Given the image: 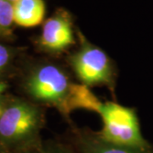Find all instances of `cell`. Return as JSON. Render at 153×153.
Segmentation results:
<instances>
[{"instance_id": "obj_10", "label": "cell", "mask_w": 153, "mask_h": 153, "mask_svg": "<svg viewBox=\"0 0 153 153\" xmlns=\"http://www.w3.org/2000/svg\"><path fill=\"white\" fill-rule=\"evenodd\" d=\"M12 57L10 49L4 45L0 44V72L8 66Z\"/></svg>"}, {"instance_id": "obj_5", "label": "cell", "mask_w": 153, "mask_h": 153, "mask_svg": "<svg viewBox=\"0 0 153 153\" xmlns=\"http://www.w3.org/2000/svg\"><path fill=\"white\" fill-rule=\"evenodd\" d=\"M38 43L39 49L51 55L61 54L75 44L69 14L60 10L47 19Z\"/></svg>"}, {"instance_id": "obj_9", "label": "cell", "mask_w": 153, "mask_h": 153, "mask_svg": "<svg viewBox=\"0 0 153 153\" xmlns=\"http://www.w3.org/2000/svg\"><path fill=\"white\" fill-rule=\"evenodd\" d=\"M13 23V4L9 0H0V35L10 33Z\"/></svg>"}, {"instance_id": "obj_13", "label": "cell", "mask_w": 153, "mask_h": 153, "mask_svg": "<svg viewBox=\"0 0 153 153\" xmlns=\"http://www.w3.org/2000/svg\"><path fill=\"white\" fill-rule=\"evenodd\" d=\"M9 1H10V3H12V4H14L15 2H16V1H18V0H9Z\"/></svg>"}, {"instance_id": "obj_1", "label": "cell", "mask_w": 153, "mask_h": 153, "mask_svg": "<svg viewBox=\"0 0 153 153\" xmlns=\"http://www.w3.org/2000/svg\"><path fill=\"white\" fill-rule=\"evenodd\" d=\"M44 123V111L37 105L22 100L5 105L0 115V146L11 153L38 146Z\"/></svg>"}, {"instance_id": "obj_2", "label": "cell", "mask_w": 153, "mask_h": 153, "mask_svg": "<svg viewBox=\"0 0 153 153\" xmlns=\"http://www.w3.org/2000/svg\"><path fill=\"white\" fill-rule=\"evenodd\" d=\"M73 84L64 69L54 63L44 62L29 74L25 86L35 101L55 107L63 116L68 117Z\"/></svg>"}, {"instance_id": "obj_3", "label": "cell", "mask_w": 153, "mask_h": 153, "mask_svg": "<svg viewBox=\"0 0 153 153\" xmlns=\"http://www.w3.org/2000/svg\"><path fill=\"white\" fill-rule=\"evenodd\" d=\"M103 122L99 135L108 142L136 150L152 151L149 143L143 138L135 111L114 103L102 102L97 112Z\"/></svg>"}, {"instance_id": "obj_14", "label": "cell", "mask_w": 153, "mask_h": 153, "mask_svg": "<svg viewBox=\"0 0 153 153\" xmlns=\"http://www.w3.org/2000/svg\"><path fill=\"white\" fill-rule=\"evenodd\" d=\"M0 36H1V35H0Z\"/></svg>"}, {"instance_id": "obj_11", "label": "cell", "mask_w": 153, "mask_h": 153, "mask_svg": "<svg viewBox=\"0 0 153 153\" xmlns=\"http://www.w3.org/2000/svg\"><path fill=\"white\" fill-rule=\"evenodd\" d=\"M1 89V88H0ZM4 106H5V104L4 102V100H3V97L1 95V90H0V115L2 114L3 111L4 109Z\"/></svg>"}, {"instance_id": "obj_12", "label": "cell", "mask_w": 153, "mask_h": 153, "mask_svg": "<svg viewBox=\"0 0 153 153\" xmlns=\"http://www.w3.org/2000/svg\"><path fill=\"white\" fill-rule=\"evenodd\" d=\"M0 153H11V152H10L9 151H7L6 149H4V148L2 147V146H0Z\"/></svg>"}, {"instance_id": "obj_4", "label": "cell", "mask_w": 153, "mask_h": 153, "mask_svg": "<svg viewBox=\"0 0 153 153\" xmlns=\"http://www.w3.org/2000/svg\"><path fill=\"white\" fill-rule=\"evenodd\" d=\"M80 47L68 58L69 64L82 84L88 87L106 86L113 90L115 67L110 57L79 33Z\"/></svg>"}, {"instance_id": "obj_6", "label": "cell", "mask_w": 153, "mask_h": 153, "mask_svg": "<svg viewBox=\"0 0 153 153\" xmlns=\"http://www.w3.org/2000/svg\"><path fill=\"white\" fill-rule=\"evenodd\" d=\"M73 144L78 153H153L108 142L99 135L98 132L76 128L73 130Z\"/></svg>"}, {"instance_id": "obj_8", "label": "cell", "mask_w": 153, "mask_h": 153, "mask_svg": "<svg viewBox=\"0 0 153 153\" xmlns=\"http://www.w3.org/2000/svg\"><path fill=\"white\" fill-rule=\"evenodd\" d=\"M21 153H76L70 146L56 141H45Z\"/></svg>"}, {"instance_id": "obj_7", "label": "cell", "mask_w": 153, "mask_h": 153, "mask_svg": "<svg viewBox=\"0 0 153 153\" xmlns=\"http://www.w3.org/2000/svg\"><path fill=\"white\" fill-rule=\"evenodd\" d=\"M45 12L44 0H18L13 4V21L22 27H33L42 23Z\"/></svg>"}]
</instances>
